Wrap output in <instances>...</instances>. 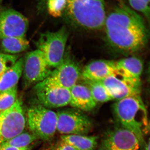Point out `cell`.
Instances as JSON below:
<instances>
[{
	"label": "cell",
	"mask_w": 150,
	"mask_h": 150,
	"mask_svg": "<svg viewBox=\"0 0 150 150\" xmlns=\"http://www.w3.org/2000/svg\"><path fill=\"white\" fill-rule=\"evenodd\" d=\"M69 104L75 109L81 111H91L96 105L91 92L87 86L76 84L70 89Z\"/></svg>",
	"instance_id": "cell-16"
},
{
	"label": "cell",
	"mask_w": 150,
	"mask_h": 150,
	"mask_svg": "<svg viewBox=\"0 0 150 150\" xmlns=\"http://www.w3.org/2000/svg\"><path fill=\"white\" fill-rule=\"evenodd\" d=\"M61 140L76 150H94L97 144L98 137L83 135H64Z\"/></svg>",
	"instance_id": "cell-19"
},
{
	"label": "cell",
	"mask_w": 150,
	"mask_h": 150,
	"mask_svg": "<svg viewBox=\"0 0 150 150\" xmlns=\"http://www.w3.org/2000/svg\"><path fill=\"white\" fill-rule=\"evenodd\" d=\"M67 3L68 0H47V11L53 17H62L67 8Z\"/></svg>",
	"instance_id": "cell-23"
},
{
	"label": "cell",
	"mask_w": 150,
	"mask_h": 150,
	"mask_svg": "<svg viewBox=\"0 0 150 150\" xmlns=\"http://www.w3.org/2000/svg\"><path fill=\"white\" fill-rule=\"evenodd\" d=\"M142 146L135 134L119 126L105 134L98 150H140Z\"/></svg>",
	"instance_id": "cell-11"
},
{
	"label": "cell",
	"mask_w": 150,
	"mask_h": 150,
	"mask_svg": "<svg viewBox=\"0 0 150 150\" xmlns=\"http://www.w3.org/2000/svg\"><path fill=\"white\" fill-rule=\"evenodd\" d=\"M19 58V55L0 53V76L11 69Z\"/></svg>",
	"instance_id": "cell-24"
},
{
	"label": "cell",
	"mask_w": 150,
	"mask_h": 150,
	"mask_svg": "<svg viewBox=\"0 0 150 150\" xmlns=\"http://www.w3.org/2000/svg\"><path fill=\"white\" fill-rule=\"evenodd\" d=\"M150 141L149 140L148 141V142L146 144V145H145L144 146V150H150Z\"/></svg>",
	"instance_id": "cell-28"
},
{
	"label": "cell",
	"mask_w": 150,
	"mask_h": 150,
	"mask_svg": "<svg viewBox=\"0 0 150 150\" xmlns=\"http://www.w3.org/2000/svg\"><path fill=\"white\" fill-rule=\"evenodd\" d=\"M46 150H76L71 145L68 144L61 140L56 144L48 148Z\"/></svg>",
	"instance_id": "cell-26"
},
{
	"label": "cell",
	"mask_w": 150,
	"mask_h": 150,
	"mask_svg": "<svg viewBox=\"0 0 150 150\" xmlns=\"http://www.w3.org/2000/svg\"><path fill=\"white\" fill-rule=\"evenodd\" d=\"M118 74L115 62L106 60L93 61L84 68L81 75L85 81H100Z\"/></svg>",
	"instance_id": "cell-14"
},
{
	"label": "cell",
	"mask_w": 150,
	"mask_h": 150,
	"mask_svg": "<svg viewBox=\"0 0 150 150\" xmlns=\"http://www.w3.org/2000/svg\"><path fill=\"white\" fill-rule=\"evenodd\" d=\"M32 146L27 148H18L6 145H0V150H31Z\"/></svg>",
	"instance_id": "cell-27"
},
{
	"label": "cell",
	"mask_w": 150,
	"mask_h": 150,
	"mask_svg": "<svg viewBox=\"0 0 150 150\" xmlns=\"http://www.w3.org/2000/svg\"><path fill=\"white\" fill-rule=\"evenodd\" d=\"M25 120L20 98H17L9 108L0 111V145L23 132Z\"/></svg>",
	"instance_id": "cell-6"
},
{
	"label": "cell",
	"mask_w": 150,
	"mask_h": 150,
	"mask_svg": "<svg viewBox=\"0 0 150 150\" xmlns=\"http://www.w3.org/2000/svg\"><path fill=\"white\" fill-rule=\"evenodd\" d=\"M85 81L96 103L112 100V97L100 81Z\"/></svg>",
	"instance_id": "cell-20"
},
{
	"label": "cell",
	"mask_w": 150,
	"mask_h": 150,
	"mask_svg": "<svg viewBox=\"0 0 150 150\" xmlns=\"http://www.w3.org/2000/svg\"><path fill=\"white\" fill-rule=\"evenodd\" d=\"M38 139V138L31 132H22L1 145L18 148H27L31 146V144Z\"/></svg>",
	"instance_id": "cell-21"
},
{
	"label": "cell",
	"mask_w": 150,
	"mask_h": 150,
	"mask_svg": "<svg viewBox=\"0 0 150 150\" xmlns=\"http://www.w3.org/2000/svg\"><path fill=\"white\" fill-rule=\"evenodd\" d=\"M27 123L30 132L38 139L47 141L57 131V113L38 102L27 110Z\"/></svg>",
	"instance_id": "cell-5"
},
{
	"label": "cell",
	"mask_w": 150,
	"mask_h": 150,
	"mask_svg": "<svg viewBox=\"0 0 150 150\" xmlns=\"http://www.w3.org/2000/svg\"><path fill=\"white\" fill-rule=\"evenodd\" d=\"M112 100H119L127 97L140 95L141 86L118 74L112 75L100 81Z\"/></svg>",
	"instance_id": "cell-13"
},
{
	"label": "cell",
	"mask_w": 150,
	"mask_h": 150,
	"mask_svg": "<svg viewBox=\"0 0 150 150\" xmlns=\"http://www.w3.org/2000/svg\"><path fill=\"white\" fill-rule=\"evenodd\" d=\"M28 27V20L22 14L10 8L0 7V40L26 37Z\"/></svg>",
	"instance_id": "cell-10"
},
{
	"label": "cell",
	"mask_w": 150,
	"mask_h": 150,
	"mask_svg": "<svg viewBox=\"0 0 150 150\" xmlns=\"http://www.w3.org/2000/svg\"><path fill=\"white\" fill-rule=\"evenodd\" d=\"M3 1L4 0H0V7H1V4Z\"/></svg>",
	"instance_id": "cell-29"
},
{
	"label": "cell",
	"mask_w": 150,
	"mask_h": 150,
	"mask_svg": "<svg viewBox=\"0 0 150 150\" xmlns=\"http://www.w3.org/2000/svg\"><path fill=\"white\" fill-rule=\"evenodd\" d=\"M17 86L0 93V111L9 108L17 98Z\"/></svg>",
	"instance_id": "cell-22"
},
{
	"label": "cell",
	"mask_w": 150,
	"mask_h": 150,
	"mask_svg": "<svg viewBox=\"0 0 150 150\" xmlns=\"http://www.w3.org/2000/svg\"><path fill=\"white\" fill-rule=\"evenodd\" d=\"M56 113L57 131L63 135H86L92 129V122L83 111L74 108Z\"/></svg>",
	"instance_id": "cell-8"
},
{
	"label": "cell",
	"mask_w": 150,
	"mask_h": 150,
	"mask_svg": "<svg viewBox=\"0 0 150 150\" xmlns=\"http://www.w3.org/2000/svg\"><path fill=\"white\" fill-rule=\"evenodd\" d=\"M29 47V42L26 37L6 38L0 40V50L4 54L18 55Z\"/></svg>",
	"instance_id": "cell-18"
},
{
	"label": "cell",
	"mask_w": 150,
	"mask_h": 150,
	"mask_svg": "<svg viewBox=\"0 0 150 150\" xmlns=\"http://www.w3.org/2000/svg\"><path fill=\"white\" fill-rule=\"evenodd\" d=\"M23 58H20L11 69L0 76V93L17 86L22 73Z\"/></svg>",
	"instance_id": "cell-17"
},
{
	"label": "cell",
	"mask_w": 150,
	"mask_h": 150,
	"mask_svg": "<svg viewBox=\"0 0 150 150\" xmlns=\"http://www.w3.org/2000/svg\"><path fill=\"white\" fill-rule=\"evenodd\" d=\"M104 27L107 43L121 54L136 53L146 44L147 30L144 20L125 4H119L106 16Z\"/></svg>",
	"instance_id": "cell-1"
},
{
	"label": "cell",
	"mask_w": 150,
	"mask_h": 150,
	"mask_svg": "<svg viewBox=\"0 0 150 150\" xmlns=\"http://www.w3.org/2000/svg\"><path fill=\"white\" fill-rule=\"evenodd\" d=\"M118 75L141 86V77L143 71L142 60L135 56L123 58L115 62Z\"/></svg>",
	"instance_id": "cell-15"
},
{
	"label": "cell",
	"mask_w": 150,
	"mask_h": 150,
	"mask_svg": "<svg viewBox=\"0 0 150 150\" xmlns=\"http://www.w3.org/2000/svg\"><path fill=\"white\" fill-rule=\"evenodd\" d=\"M69 33L65 26L57 31L40 33L35 44L42 52L51 69L59 67L64 57Z\"/></svg>",
	"instance_id": "cell-4"
},
{
	"label": "cell",
	"mask_w": 150,
	"mask_h": 150,
	"mask_svg": "<svg viewBox=\"0 0 150 150\" xmlns=\"http://www.w3.org/2000/svg\"><path fill=\"white\" fill-rule=\"evenodd\" d=\"M81 74L80 69L76 62L70 57L64 56L59 67L51 70L45 80L37 84L44 86L70 89L76 84Z\"/></svg>",
	"instance_id": "cell-9"
},
{
	"label": "cell",
	"mask_w": 150,
	"mask_h": 150,
	"mask_svg": "<svg viewBox=\"0 0 150 150\" xmlns=\"http://www.w3.org/2000/svg\"><path fill=\"white\" fill-rule=\"evenodd\" d=\"M33 91L38 102L48 109L64 107L69 104V89L44 86L36 84Z\"/></svg>",
	"instance_id": "cell-12"
},
{
	"label": "cell",
	"mask_w": 150,
	"mask_h": 150,
	"mask_svg": "<svg viewBox=\"0 0 150 150\" xmlns=\"http://www.w3.org/2000/svg\"><path fill=\"white\" fill-rule=\"evenodd\" d=\"M112 108L119 126L135 134L144 146V137L149 130V124L147 110L140 95L117 100Z\"/></svg>",
	"instance_id": "cell-2"
},
{
	"label": "cell",
	"mask_w": 150,
	"mask_h": 150,
	"mask_svg": "<svg viewBox=\"0 0 150 150\" xmlns=\"http://www.w3.org/2000/svg\"><path fill=\"white\" fill-rule=\"evenodd\" d=\"M150 1L129 0V1L132 8L144 15L149 21L150 18Z\"/></svg>",
	"instance_id": "cell-25"
},
{
	"label": "cell",
	"mask_w": 150,
	"mask_h": 150,
	"mask_svg": "<svg viewBox=\"0 0 150 150\" xmlns=\"http://www.w3.org/2000/svg\"><path fill=\"white\" fill-rule=\"evenodd\" d=\"M51 71L44 55L38 49L28 52L23 58L22 85L28 88L41 82Z\"/></svg>",
	"instance_id": "cell-7"
},
{
	"label": "cell",
	"mask_w": 150,
	"mask_h": 150,
	"mask_svg": "<svg viewBox=\"0 0 150 150\" xmlns=\"http://www.w3.org/2000/svg\"><path fill=\"white\" fill-rule=\"evenodd\" d=\"M105 10L103 0H68L64 15L74 27L98 30L104 27L107 16Z\"/></svg>",
	"instance_id": "cell-3"
}]
</instances>
